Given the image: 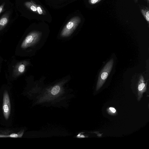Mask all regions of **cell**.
Listing matches in <instances>:
<instances>
[{
    "label": "cell",
    "mask_w": 149,
    "mask_h": 149,
    "mask_svg": "<svg viewBox=\"0 0 149 149\" xmlns=\"http://www.w3.org/2000/svg\"><path fill=\"white\" fill-rule=\"evenodd\" d=\"M10 97L8 92L5 91L3 94L2 110L5 119H8L10 111Z\"/></svg>",
    "instance_id": "3"
},
{
    "label": "cell",
    "mask_w": 149,
    "mask_h": 149,
    "mask_svg": "<svg viewBox=\"0 0 149 149\" xmlns=\"http://www.w3.org/2000/svg\"><path fill=\"white\" fill-rule=\"evenodd\" d=\"M25 65L23 64H19L17 67V72L19 74L22 73L25 70Z\"/></svg>",
    "instance_id": "12"
},
{
    "label": "cell",
    "mask_w": 149,
    "mask_h": 149,
    "mask_svg": "<svg viewBox=\"0 0 149 149\" xmlns=\"http://www.w3.org/2000/svg\"><path fill=\"white\" fill-rule=\"evenodd\" d=\"M147 2L148 3H149V0H146Z\"/></svg>",
    "instance_id": "17"
},
{
    "label": "cell",
    "mask_w": 149,
    "mask_h": 149,
    "mask_svg": "<svg viewBox=\"0 0 149 149\" xmlns=\"http://www.w3.org/2000/svg\"><path fill=\"white\" fill-rule=\"evenodd\" d=\"M60 88L58 85H56L54 86L51 90V93L53 95H55L58 94L60 91Z\"/></svg>",
    "instance_id": "11"
},
{
    "label": "cell",
    "mask_w": 149,
    "mask_h": 149,
    "mask_svg": "<svg viewBox=\"0 0 149 149\" xmlns=\"http://www.w3.org/2000/svg\"><path fill=\"white\" fill-rule=\"evenodd\" d=\"M39 35V33L36 31L30 33L23 40L21 45V47L25 49L30 46L37 39Z\"/></svg>",
    "instance_id": "4"
},
{
    "label": "cell",
    "mask_w": 149,
    "mask_h": 149,
    "mask_svg": "<svg viewBox=\"0 0 149 149\" xmlns=\"http://www.w3.org/2000/svg\"><path fill=\"white\" fill-rule=\"evenodd\" d=\"M24 133V131L20 132L17 134L13 133L8 135L0 134V137L18 138L21 137Z\"/></svg>",
    "instance_id": "9"
},
{
    "label": "cell",
    "mask_w": 149,
    "mask_h": 149,
    "mask_svg": "<svg viewBox=\"0 0 149 149\" xmlns=\"http://www.w3.org/2000/svg\"><path fill=\"white\" fill-rule=\"evenodd\" d=\"M141 12L144 18L148 24L149 23V8L145 6L141 9Z\"/></svg>",
    "instance_id": "7"
},
{
    "label": "cell",
    "mask_w": 149,
    "mask_h": 149,
    "mask_svg": "<svg viewBox=\"0 0 149 149\" xmlns=\"http://www.w3.org/2000/svg\"><path fill=\"white\" fill-rule=\"evenodd\" d=\"M5 5V3L4 2L0 6V14L5 10V9H4Z\"/></svg>",
    "instance_id": "15"
},
{
    "label": "cell",
    "mask_w": 149,
    "mask_h": 149,
    "mask_svg": "<svg viewBox=\"0 0 149 149\" xmlns=\"http://www.w3.org/2000/svg\"><path fill=\"white\" fill-rule=\"evenodd\" d=\"M81 22V18L78 16L72 18L63 29L61 35L65 36L70 34L75 29Z\"/></svg>",
    "instance_id": "2"
},
{
    "label": "cell",
    "mask_w": 149,
    "mask_h": 149,
    "mask_svg": "<svg viewBox=\"0 0 149 149\" xmlns=\"http://www.w3.org/2000/svg\"><path fill=\"white\" fill-rule=\"evenodd\" d=\"M24 4L25 6L29 9L34 12L37 13L36 8L33 4V1L26 2Z\"/></svg>",
    "instance_id": "8"
},
{
    "label": "cell",
    "mask_w": 149,
    "mask_h": 149,
    "mask_svg": "<svg viewBox=\"0 0 149 149\" xmlns=\"http://www.w3.org/2000/svg\"><path fill=\"white\" fill-rule=\"evenodd\" d=\"M113 58L109 61L102 68L99 75L98 79L96 91H98L103 86L109 74L113 64Z\"/></svg>",
    "instance_id": "1"
},
{
    "label": "cell",
    "mask_w": 149,
    "mask_h": 149,
    "mask_svg": "<svg viewBox=\"0 0 149 149\" xmlns=\"http://www.w3.org/2000/svg\"><path fill=\"white\" fill-rule=\"evenodd\" d=\"M101 0H88V2L90 4L93 5L98 3Z\"/></svg>",
    "instance_id": "14"
},
{
    "label": "cell",
    "mask_w": 149,
    "mask_h": 149,
    "mask_svg": "<svg viewBox=\"0 0 149 149\" xmlns=\"http://www.w3.org/2000/svg\"><path fill=\"white\" fill-rule=\"evenodd\" d=\"M33 4L36 8L37 12L40 15H45L46 13V12L43 8L40 5H37L33 1Z\"/></svg>",
    "instance_id": "10"
},
{
    "label": "cell",
    "mask_w": 149,
    "mask_h": 149,
    "mask_svg": "<svg viewBox=\"0 0 149 149\" xmlns=\"http://www.w3.org/2000/svg\"><path fill=\"white\" fill-rule=\"evenodd\" d=\"M147 83H145L144 78L141 75L139 79L138 84V98L140 101L143 96V93L146 91Z\"/></svg>",
    "instance_id": "5"
},
{
    "label": "cell",
    "mask_w": 149,
    "mask_h": 149,
    "mask_svg": "<svg viewBox=\"0 0 149 149\" xmlns=\"http://www.w3.org/2000/svg\"><path fill=\"white\" fill-rule=\"evenodd\" d=\"M135 3H137L138 2V0H133Z\"/></svg>",
    "instance_id": "16"
},
{
    "label": "cell",
    "mask_w": 149,
    "mask_h": 149,
    "mask_svg": "<svg viewBox=\"0 0 149 149\" xmlns=\"http://www.w3.org/2000/svg\"><path fill=\"white\" fill-rule=\"evenodd\" d=\"M10 11H7L0 18V31L3 29L8 24L10 19Z\"/></svg>",
    "instance_id": "6"
},
{
    "label": "cell",
    "mask_w": 149,
    "mask_h": 149,
    "mask_svg": "<svg viewBox=\"0 0 149 149\" xmlns=\"http://www.w3.org/2000/svg\"><path fill=\"white\" fill-rule=\"evenodd\" d=\"M108 113L111 115H114L116 113V110L113 107H110L107 110Z\"/></svg>",
    "instance_id": "13"
}]
</instances>
